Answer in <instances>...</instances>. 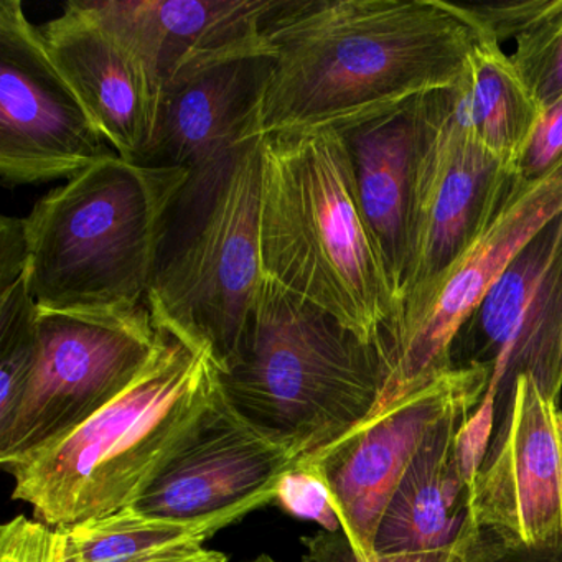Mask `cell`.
<instances>
[{
  "instance_id": "cell-30",
  "label": "cell",
  "mask_w": 562,
  "mask_h": 562,
  "mask_svg": "<svg viewBox=\"0 0 562 562\" xmlns=\"http://www.w3.org/2000/svg\"><path fill=\"white\" fill-rule=\"evenodd\" d=\"M27 235L24 218L2 216L0 220V291L11 288L29 274Z\"/></svg>"
},
{
  "instance_id": "cell-17",
  "label": "cell",
  "mask_w": 562,
  "mask_h": 562,
  "mask_svg": "<svg viewBox=\"0 0 562 562\" xmlns=\"http://www.w3.org/2000/svg\"><path fill=\"white\" fill-rule=\"evenodd\" d=\"M45 48L111 149L139 166L153 139L160 90L144 61L91 9L74 0L41 27Z\"/></svg>"
},
{
  "instance_id": "cell-26",
  "label": "cell",
  "mask_w": 562,
  "mask_h": 562,
  "mask_svg": "<svg viewBox=\"0 0 562 562\" xmlns=\"http://www.w3.org/2000/svg\"><path fill=\"white\" fill-rule=\"evenodd\" d=\"M0 562H65L64 528L15 516L0 528Z\"/></svg>"
},
{
  "instance_id": "cell-15",
  "label": "cell",
  "mask_w": 562,
  "mask_h": 562,
  "mask_svg": "<svg viewBox=\"0 0 562 562\" xmlns=\"http://www.w3.org/2000/svg\"><path fill=\"white\" fill-rule=\"evenodd\" d=\"M439 91L411 98L393 110L340 131L361 212L390 279L394 308L419 248L424 159Z\"/></svg>"
},
{
  "instance_id": "cell-33",
  "label": "cell",
  "mask_w": 562,
  "mask_h": 562,
  "mask_svg": "<svg viewBox=\"0 0 562 562\" xmlns=\"http://www.w3.org/2000/svg\"><path fill=\"white\" fill-rule=\"evenodd\" d=\"M562 213V212H561Z\"/></svg>"
},
{
  "instance_id": "cell-1",
  "label": "cell",
  "mask_w": 562,
  "mask_h": 562,
  "mask_svg": "<svg viewBox=\"0 0 562 562\" xmlns=\"http://www.w3.org/2000/svg\"><path fill=\"white\" fill-rule=\"evenodd\" d=\"M265 31L274 57L256 136L340 133L456 87L476 38L443 0H279Z\"/></svg>"
},
{
  "instance_id": "cell-12",
  "label": "cell",
  "mask_w": 562,
  "mask_h": 562,
  "mask_svg": "<svg viewBox=\"0 0 562 562\" xmlns=\"http://www.w3.org/2000/svg\"><path fill=\"white\" fill-rule=\"evenodd\" d=\"M470 518L522 544L562 539V409L529 374L473 475Z\"/></svg>"
},
{
  "instance_id": "cell-19",
  "label": "cell",
  "mask_w": 562,
  "mask_h": 562,
  "mask_svg": "<svg viewBox=\"0 0 562 562\" xmlns=\"http://www.w3.org/2000/svg\"><path fill=\"white\" fill-rule=\"evenodd\" d=\"M480 401H460L430 430L381 518L376 554L440 551L476 529L460 437Z\"/></svg>"
},
{
  "instance_id": "cell-31",
  "label": "cell",
  "mask_w": 562,
  "mask_h": 562,
  "mask_svg": "<svg viewBox=\"0 0 562 562\" xmlns=\"http://www.w3.org/2000/svg\"><path fill=\"white\" fill-rule=\"evenodd\" d=\"M139 562H228V555L225 552L213 551V549L200 546V548L180 549V551L156 555V558L144 559Z\"/></svg>"
},
{
  "instance_id": "cell-20",
  "label": "cell",
  "mask_w": 562,
  "mask_h": 562,
  "mask_svg": "<svg viewBox=\"0 0 562 562\" xmlns=\"http://www.w3.org/2000/svg\"><path fill=\"white\" fill-rule=\"evenodd\" d=\"M266 503L252 502L199 518L149 515L131 505L77 525L60 526L65 562H139L180 549L200 548L226 526Z\"/></svg>"
},
{
  "instance_id": "cell-29",
  "label": "cell",
  "mask_w": 562,
  "mask_h": 562,
  "mask_svg": "<svg viewBox=\"0 0 562 562\" xmlns=\"http://www.w3.org/2000/svg\"><path fill=\"white\" fill-rule=\"evenodd\" d=\"M463 562H562V539L522 544L479 529Z\"/></svg>"
},
{
  "instance_id": "cell-32",
  "label": "cell",
  "mask_w": 562,
  "mask_h": 562,
  "mask_svg": "<svg viewBox=\"0 0 562 562\" xmlns=\"http://www.w3.org/2000/svg\"><path fill=\"white\" fill-rule=\"evenodd\" d=\"M248 562H278V561H274V559H272L271 555L261 554V555H258V558L252 559V561H248Z\"/></svg>"
},
{
  "instance_id": "cell-22",
  "label": "cell",
  "mask_w": 562,
  "mask_h": 562,
  "mask_svg": "<svg viewBox=\"0 0 562 562\" xmlns=\"http://www.w3.org/2000/svg\"><path fill=\"white\" fill-rule=\"evenodd\" d=\"M38 308L29 274L0 291V426L14 416L37 363Z\"/></svg>"
},
{
  "instance_id": "cell-18",
  "label": "cell",
  "mask_w": 562,
  "mask_h": 562,
  "mask_svg": "<svg viewBox=\"0 0 562 562\" xmlns=\"http://www.w3.org/2000/svg\"><path fill=\"white\" fill-rule=\"evenodd\" d=\"M271 71L268 55L243 58L164 91L139 166L190 172L256 136V116Z\"/></svg>"
},
{
  "instance_id": "cell-11",
  "label": "cell",
  "mask_w": 562,
  "mask_h": 562,
  "mask_svg": "<svg viewBox=\"0 0 562 562\" xmlns=\"http://www.w3.org/2000/svg\"><path fill=\"white\" fill-rule=\"evenodd\" d=\"M531 187L476 143L463 104L462 123L427 203L416 262L374 344L381 368L416 334L450 271Z\"/></svg>"
},
{
  "instance_id": "cell-16",
  "label": "cell",
  "mask_w": 562,
  "mask_h": 562,
  "mask_svg": "<svg viewBox=\"0 0 562 562\" xmlns=\"http://www.w3.org/2000/svg\"><path fill=\"white\" fill-rule=\"evenodd\" d=\"M164 91L220 65L274 57L265 24L279 0H88Z\"/></svg>"
},
{
  "instance_id": "cell-24",
  "label": "cell",
  "mask_w": 562,
  "mask_h": 562,
  "mask_svg": "<svg viewBox=\"0 0 562 562\" xmlns=\"http://www.w3.org/2000/svg\"><path fill=\"white\" fill-rule=\"evenodd\" d=\"M561 4L562 0H503L488 4L446 2L447 9L465 22L476 38L498 45L508 38L521 37Z\"/></svg>"
},
{
  "instance_id": "cell-7",
  "label": "cell",
  "mask_w": 562,
  "mask_h": 562,
  "mask_svg": "<svg viewBox=\"0 0 562 562\" xmlns=\"http://www.w3.org/2000/svg\"><path fill=\"white\" fill-rule=\"evenodd\" d=\"M450 368H480L488 386L460 437L473 479L499 429L519 376L562 393V213L546 223L490 285L450 347Z\"/></svg>"
},
{
  "instance_id": "cell-28",
  "label": "cell",
  "mask_w": 562,
  "mask_h": 562,
  "mask_svg": "<svg viewBox=\"0 0 562 562\" xmlns=\"http://www.w3.org/2000/svg\"><path fill=\"white\" fill-rule=\"evenodd\" d=\"M562 162V98L542 113L531 139L515 166L516 176L528 186L544 180Z\"/></svg>"
},
{
  "instance_id": "cell-23",
  "label": "cell",
  "mask_w": 562,
  "mask_h": 562,
  "mask_svg": "<svg viewBox=\"0 0 562 562\" xmlns=\"http://www.w3.org/2000/svg\"><path fill=\"white\" fill-rule=\"evenodd\" d=\"M513 65L542 113L562 98V4L516 38Z\"/></svg>"
},
{
  "instance_id": "cell-27",
  "label": "cell",
  "mask_w": 562,
  "mask_h": 562,
  "mask_svg": "<svg viewBox=\"0 0 562 562\" xmlns=\"http://www.w3.org/2000/svg\"><path fill=\"white\" fill-rule=\"evenodd\" d=\"M476 531L479 528L470 531L462 541L440 551L378 554L376 562H463ZM304 542L308 546L307 555L302 559L304 562H360L344 532H318Z\"/></svg>"
},
{
  "instance_id": "cell-5",
  "label": "cell",
  "mask_w": 562,
  "mask_h": 562,
  "mask_svg": "<svg viewBox=\"0 0 562 562\" xmlns=\"http://www.w3.org/2000/svg\"><path fill=\"white\" fill-rule=\"evenodd\" d=\"M220 386L301 465H315L373 413L383 368L374 345L265 276Z\"/></svg>"
},
{
  "instance_id": "cell-25",
  "label": "cell",
  "mask_w": 562,
  "mask_h": 562,
  "mask_svg": "<svg viewBox=\"0 0 562 562\" xmlns=\"http://www.w3.org/2000/svg\"><path fill=\"white\" fill-rule=\"evenodd\" d=\"M276 502L289 515L318 522L325 531L341 529L321 465H299L284 473L278 482Z\"/></svg>"
},
{
  "instance_id": "cell-10",
  "label": "cell",
  "mask_w": 562,
  "mask_h": 562,
  "mask_svg": "<svg viewBox=\"0 0 562 562\" xmlns=\"http://www.w3.org/2000/svg\"><path fill=\"white\" fill-rule=\"evenodd\" d=\"M488 373L447 370L426 386L368 417L321 463L331 505L360 562H376L381 518L430 430L460 401L482 400Z\"/></svg>"
},
{
  "instance_id": "cell-9",
  "label": "cell",
  "mask_w": 562,
  "mask_h": 562,
  "mask_svg": "<svg viewBox=\"0 0 562 562\" xmlns=\"http://www.w3.org/2000/svg\"><path fill=\"white\" fill-rule=\"evenodd\" d=\"M117 156L45 48L21 0L0 2V179L70 180Z\"/></svg>"
},
{
  "instance_id": "cell-13",
  "label": "cell",
  "mask_w": 562,
  "mask_h": 562,
  "mask_svg": "<svg viewBox=\"0 0 562 562\" xmlns=\"http://www.w3.org/2000/svg\"><path fill=\"white\" fill-rule=\"evenodd\" d=\"M301 463L294 449L246 419L218 384L186 442L134 506L149 515L199 518L246 503L269 505L279 479Z\"/></svg>"
},
{
  "instance_id": "cell-14",
  "label": "cell",
  "mask_w": 562,
  "mask_h": 562,
  "mask_svg": "<svg viewBox=\"0 0 562 562\" xmlns=\"http://www.w3.org/2000/svg\"><path fill=\"white\" fill-rule=\"evenodd\" d=\"M561 212L562 162L521 193L450 271L416 334L384 361L380 400L368 417L383 413L450 370V347L463 322L513 258Z\"/></svg>"
},
{
  "instance_id": "cell-8",
  "label": "cell",
  "mask_w": 562,
  "mask_h": 562,
  "mask_svg": "<svg viewBox=\"0 0 562 562\" xmlns=\"http://www.w3.org/2000/svg\"><path fill=\"white\" fill-rule=\"evenodd\" d=\"M37 363L18 411L0 426L4 469L45 449L120 396L162 338L147 305L108 315L38 312Z\"/></svg>"
},
{
  "instance_id": "cell-4",
  "label": "cell",
  "mask_w": 562,
  "mask_h": 562,
  "mask_svg": "<svg viewBox=\"0 0 562 562\" xmlns=\"http://www.w3.org/2000/svg\"><path fill=\"white\" fill-rule=\"evenodd\" d=\"M262 136L190 170L170 203L146 305L154 325L202 348L220 373L238 355L261 288Z\"/></svg>"
},
{
  "instance_id": "cell-3",
  "label": "cell",
  "mask_w": 562,
  "mask_h": 562,
  "mask_svg": "<svg viewBox=\"0 0 562 562\" xmlns=\"http://www.w3.org/2000/svg\"><path fill=\"white\" fill-rule=\"evenodd\" d=\"M160 330V328H159ZM209 351L162 330L133 383L52 446L8 467L12 498L70 526L136 505L186 442L218 390Z\"/></svg>"
},
{
  "instance_id": "cell-21",
  "label": "cell",
  "mask_w": 562,
  "mask_h": 562,
  "mask_svg": "<svg viewBox=\"0 0 562 562\" xmlns=\"http://www.w3.org/2000/svg\"><path fill=\"white\" fill-rule=\"evenodd\" d=\"M463 104L476 143L515 170L542 110L498 44L475 38L463 87Z\"/></svg>"
},
{
  "instance_id": "cell-6",
  "label": "cell",
  "mask_w": 562,
  "mask_h": 562,
  "mask_svg": "<svg viewBox=\"0 0 562 562\" xmlns=\"http://www.w3.org/2000/svg\"><path fill=\"white\" fill-rule=\"evenodd\" d=\"M189 173L111 156L45 193L24 218L38 312L108 315L146 305L164 222Z\"/></svg>"
},
{
  "instance_id": "cell-2",
  "label": "cell",
  "mask_w": 562,
  "mask_h": 562,
  "mask_svg": "<svg viewBox=\"0 0 562 562\" xmlns=\"http://www.w3.org/2000/svg\"><path fill=\"white\" fill-rule=\"evenodd\" d=\"M262 274L376 344L394 312L337 131L262 136Z\"/></svg>"
}]
</instances>
